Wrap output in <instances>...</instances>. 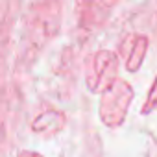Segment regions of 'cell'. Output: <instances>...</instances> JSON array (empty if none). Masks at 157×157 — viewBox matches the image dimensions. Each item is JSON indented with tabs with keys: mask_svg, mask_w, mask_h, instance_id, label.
<instances>
[{
	"mask_svg": "<svg viewBox=\"0 0 157 157\" xmlns=\"http://www.w3.org/2000/svg\"><path fill=\"white\" fill-rule=\"evenodd\" d=\"M65 122H67L65 113L56 111V109H50V111L39 115L33 120L32 128H33V131H39V133H56V131H61L63 129Z\"/></svg>",
	"mask_w": 157,
	"mask_h": 157,
	"instance_id": "4",
	"label": "cell"
},
{
	"mask_svg": "<svg viewBox=\"0 0 157 157\" xmlns=\"http://www.w3.org/2000/svg\"><path fill=\"white\" fill-rule=\"evenodd\" d=\"M155 107H157V78H155V82H153V85H151V89H150V93H148V98H146V102H144L140 113H142V115L151 113Z\"/></svg>",
	"mask_w": 157,
	"mask_h": 157,
	"instance_id": "5",
	"label": "cell"
},
{
	"mask_svg": "<svg viewBox=\"0 0 157 157\" xmlns=\"http://www.w3.org/2000/svg\"><path fill=\"white\" fill-rule=\"evenodd\" d=\"M133 96H135V93H133L131 85L124 80H117L107 91L102 93L100 109H98L100 120L109 128L120 126L128 115Z\"/></svg>",
	"mask_w": 157,
	"mask_h": 157,
	"instance_id": "1",
	"label": "cell"
},
{
	"mask_svg": "<svg viewBox=\"0 0 157 157\" xmlns=\"http://www.w3.org/2000/svg\"><path fill=\"white\" fill-rule=\"evenodd\" d=\"M122 48H129V52L126 54V68L129 72H137L148 50V37L139 35V33L128 35V39L122 43Z\"/></svg>",
	"mask_w": 157,
	"mask_h": 157,
	"instance_id": "3",
	"label": "cell"
},
{
	"mask_svg": "<svg viewBox=\"0 0 157 157\" xmlns=\"http://www.w3.org/2000/svg\"><path fill=\"white\" fill-rule=\"evenodd\" d=\"M118 57L115 52L111 50H98L96 54H93L87 61V76L85 82L91 93L94 94H102L104 91H107L118 78Z\"/></svg>",
	"mask_w": 157,
	"mask_h": 157,
	"instance_id": "2",
	"label": "cell"
}]
</instances>
